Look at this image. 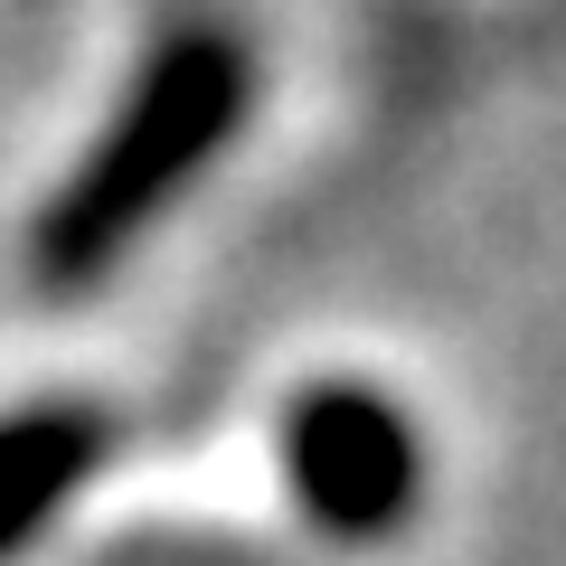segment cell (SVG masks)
<instances>
[{
  "label": "cell",
  "instance_id": "obj_1",
  "mask_svg": "<svg viewBox=\"0 0 566 566\" xmlns=\"http://www.w3.org/2000/svg\"><path fill=\"white\" fill-rule=\"evenodd\" d=\"M245 104H255V66H245V48L227 29H180V39L151 48L123 114L95 133V151L66 170V189L29 227L39 293H95L142 245V227L237 142Z\"/></svg>",
  "mask_w": 566,
  "mask_h": 566
},
{
  "label": "cell",
  "instance_id": "obj_2",
  "mask_svg": "<svg viewBox=\"0 0 566 566\" xmlns=\"http://www.w3.org/2000/svg\"><path fill=\"white\" fill-rule=\"evenodd\" d=\"M283 472L312 528L331 538H387L424 501V434L397 416V397L359 378H322L283 416Z\"/></svg>",
  "mask_w": 566,
  "mask_h": 566
},
{
  "label": "cell",
  "instance_id": "obj_3",
  "mask_svg": "<svg viewBox=\"0 0 566 566\" xmlns=\"http://www.w3.org/2000/svg\"><path fill=\"white\" fill-rule=\"evenodd\" d=\"M114 453V424L85 397H48L0 416V557H20L39 528H57V510L85 491V472Z\"/></svg>",
  "mask_w": 566,
  "mask_h": 566
}]
</instances>
